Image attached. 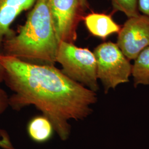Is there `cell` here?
<instances>
[{"mask_svg":"<svg viewBox=\"0 0 149 149\" xmlns=\"http://www.w3.org/2000/svg\"><path fill=\"white\" fill-rule=\"evenodd\" d=\"M6 85L13 93L9 105L15 111L35 107L53 124L62 141L71 133V120H84L97 102L95 92L70 79L54 65L28 63L0 53Z\"/></svg>","mask_w":149,"mask_h":149,"instance_id":"1","label":"cell"},{"mask_svg":"<svg viewBox=\"0 0 149 149\" xmlns=\"http://www.w3.org/2000/svg\"><path fill=\"white\" fill-rule=\"evenodd\" d=\"M59 44L50 0H36L18 33L2 43L1 54L32 64L54 65Z\"/></svg>","mask_w":149,"mask_h":149,"instance_id":"2","label":"cell"},{"mask_svg":"<svg viewBox=\"0 0 149 149\" xmlns=\"http://www.w3.org/2000/svg\"><path fill=\"white\" fill-rule=\"evenodd\" d=\"M56 63L61 65V71L70 79L95 92L99 90L96 58L89 49L78 47L74 43L60 42Z\"/></svg>","mask_w":149,"mask_h":149,"instance_id":"3","label":"cell"},{"mask_svg":"<svg viewBox=\"0 0 149 149\" xmlns=\"http://www.w3.org/2000/svg\"><path fill=\"white\" fill-rule=\"evenodd\" d=\"M93 52L96 58L97 78L101 82L104 93L129 82L132 64L117 43L111 41L101 43Z\"/></svg>","mask_w":149,"mask_h":149,"instance_id":"4","label":"cell"},{"mask_svg":"<svg viewBox=\"0 0 149 149\" xmlns=\"http://www.w3.org/2000/svg\"><path fill=\"white\" fill-rule=\"evenodd\" d=\"M54 24L58 42L74 43L85 11L79 0H50Z\"/></svg>","mask_w":149,"mask_h":149,"instance_id":"5","label":"cell"},{"mask_svg":"<svg viewBox=\"0 0 149 149\" xmlns=\"http://www.w3.org/2000/svg\"><path fill=\"white\" fill-rule=\"evenodd\" d=\"M117 44L129 60L149 46V17L140 15L128 18L118 33Z\"/></svg>","mask_w":149,"mask_h":149,"instance_id":"6","label":"cell"},{"mask_svg":"<svg viewBox=\"0 0 149 149\" xmlns=\"http://www.w3.org/2000/svg\"><path fill=\"white\" fill-rule=\"evenodd\" d=\"M36 0H0V47L4 40L16 33L11 26L24 11L29 10Z\"/></svg>","mask_w":149,"mask_h":149,"instance_id":"7","label":"cell"},{"mask_svg":"<svg viewBox=\"0 0 149 149\" xmlns=\"http://www.w3.org/2000/svg\"><path fill=\"white\" fill-rule=\"evenodd\" d=\"M83 21L92 36L105 40L115 33H118L121 26L113 19L112 16L103 13L91 12L84 17Z\"/></svg>","mask_w":149,"mask_h":149,"instance_id":"8","label":"cell"},{"mask_svg":"<svg viewBox=\"0 0 149 149\" xmlns=\"http://www.w3.org/2000/svg\"><path fill=\"white\" fill-rule=\"evenodd\" d=\"M27 131L30 139L37 143L47 142L55 132L53 124L43 114L32 118L28 123Z\"/></svg>","mask_w":149,"mask_h":149,"instance_id":"9","label":"cell"},{"mask_svg":"<svg viewBox=\"0 0 149 149\" xmlns=\"http://www.w3.org/2000/svg\"><path fill=\"white\" fill-rule=\"evenodd\" d=\"M134 60L132 75L134 87L149 85V46L143 49Z\"/></svg>","mask_w":149,"mask_h":149,"instance_id":"10","label":"cell"},{"mask_svg":"<svg viewBox=\"0 0 149 149\" xmlns=\"http://www.w3.org/2000/svg\"><path fill=\"white\" fill-rule=\"evenodd\" d=\"M113 11L124 13L128 18L139 15L138 0H110Z\"/></svg>","mask_w":149,"mask_h":149,"instance_id":"11","label":"cell"},{"mask_svg":"<svg viewBox=\"0 0 149 149\" xmlns=\"http://www.w3.org/2000/svg\"><path fill=\"white\" fill-rule=\"evenodd\" d=\"M5 70L0 63V85L4 81ZM9 105V97L5 91L0 87V114L5 111Z\"/></svg>","mask_w":149,"mask_h":149,"instance_id":"12","label":"cell"},{"mask_svg":"<svg viewBox=\"0 0 149 149\" xmlns=\"http://www.w3.org/2000/svg\"><path fill=\"white\" fill-rule=\"evenodd\" d=\"M2 134V139L0 140V148L3 149H16L10 141L8 134L3 132H1Z\"/></svg>","mask_w":149,"mask_h":149,"instance_id":"13","label":"cell"},{"mask_svg":"<svg viewBox=\"0 0 149 149\" xmlns=\"http://www.w3.org/2000/svg\"><path fill=\"white\" fill-rule=\"evenodd\" d=\"M138 7L142 15L149 17V0H138Z\"/></svg>","mask_w":149,"mask_h":149,"instance_id":"14","label":"cell"},{"mask_svg":"<svg viewBox=\"0 0 149 149\" xmlns=\"http://www.w3.org/2000/svg\"><path fill=\"white\" fill-rule=\"evenodd\" d=\"M79 1L80 5L84 11H86L87 9L90 8V6L88 4V0H79Z\"/></svg>","mask_w":149,"mask_h":149,"instance_id":"15","label":"cell"}]
</instances>
